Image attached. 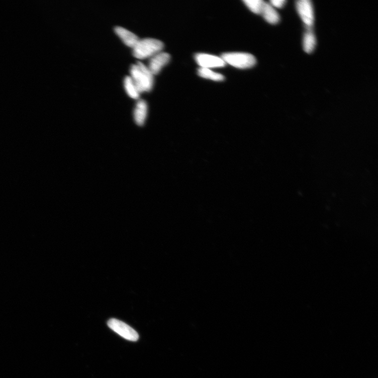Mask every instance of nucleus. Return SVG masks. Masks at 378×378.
I'll list each match as a JSON object with an SVG mask.
<instances>
[{
    "label": "nucleus",
    "mask_w": 378,
    "mask_h": 378,
    "mask_svg": "<svg viewBox=\"0 0 378 378\" xmlns=\"http://www.w3.org/2000/svg\"><path fill=\"white\" fill-rule=\"evenodd\" d=\"M130 73L140 93L151 90L153 85V75L144 64L138 61L136 64H132Z\"/></svg>",
    "instance_id": "nucleus-1"
},
{
    "label": "nucleus",
    "mask_w": 378,
    "mask_h": 378,
    "mask_svg": "<svg viewBox=\"0 0 378 378\" xmlns=\"http://www.w3.org/2000/svg\"><path fill=\"white\" fill-rule=\"evenodd\" d=\"M195 60L200 67L211 69L226 66L221 57L205 53H198L195 55Z\"/></svg>",
    "instance_id": "nucleus-6"
},
{
    "label": "nucleus",
    "mask_w": 378,
    "mask_h": 378,
    "mask_svg": "<svg viewBox=\"0 0 378 378\" xmlns=\"http://www.w3.org/2000/svg\"><path fill=\"white\" fill-rule=\"evenodd\" d=\"M224 62L234 67L246 69L253 67L256 63L255 57L246 53L232 52L224 53L221 56Z\"/></svg>",
    "instance_id": "nucleus-3"
},
{
    "label": "nucleus",
    "mask_w": 378,
    "mask_h": 378,
    "mask_svg": "<svg viewBox=\"0 0 378 378\" xmlns=\"http://www.w3.org/2000/svg\"><path fill=\"white\" fill-rule=\"evenodd\" d=\"M198 74L200 77L216 81H222L225 79L223 75L209 68L200 67L198 70Z\"/></svg>",
    "instance_id": "nucleus-12"
},
{
    "label": "nucleus",
    "mask_w": 378,
    "mask_h": 378,
    "mask_svg": "<svg viewBox=\"0 0 378 378\" xmlns=\"http://www.w3.org/2000/svg\"><path fill=\"white\" fill-rule=\"evenodd\" d=\"M108 325L114 332L126 340L136 341L139 339L136 331L122 321L112 318L109 321Z\"/></svg>",
    "instance_id": "nucleus-4"
},
{
    "label": "nucleus",
    "mask_w": 378,
    "mask_h": 378,
    "mask_svg": "<svg viewBox=\"0 0 378 378\" xmlns=\"http://www.w3.org/2000/svg\"><path fill=\"white\" fill-rule=\"evenodd\" d=\"M114 30L126 45L133 48L139 40L135 34L123 27H116Z\"/></svg>",
    "instance_id": "nucleus-8"
},
{
    "label": "nucleus",
    "mask_w": 378,
    "mask_h": 378,
    "mask_svg": "<svg viewBox=\"0 0 378 378\" xmlns=\"http://www.w3.org/2000/svg\"><path fill=\"white\" fill-rule=\"evenodd\" d=\"M170 60V55L168 53L160 52L150 58L148 68L153 75L158 74Z\"/></svg>",
    "instance_id": "nucleus-7"
},
{
    "label": "nucleus",
    "mask_w": 378,
    "mask_h": 378,
    "mask_svg": "<svg viewBox=\"0 0 378 378\" xmlns=\"http://www.w3.org/2000/svg\"><path fill=\"white\" fill-rule=\"evenodd\" d=\"M124 82V87L128 96L134 99H138L140 96V92L136 87L131 77L126 76Z\"/></svg>",
    "instance_id": "nucleus-13"
},
{
    "label": "nucleus",
    "mask_w": 378,
    "mask_h": 378,
    "mask_svg": "<svg viewBox=\"0 0 378 378\" xmlns=\"http://www.w3.org/2000/svg\"><path fill=\"white\" fill-rule=\"evenodd\" d=\"M286 3L285 0H271L269 4L273 8H281L285 6Z\"/></svg>",
    "instance_id": "nucleus-15"
},
{
    "label": "nucleus",
    "mask_w": 378,
    "mask_h": 378,
    "mask_svg": "<svg viewBox=\"0 0 378 378\" xmlns=\"http://www.w3.org/2000/svg\"><path fill=\"white\" fill-rule=\"evenodd\" d=\"M264 19L271 25H275L279 22L280 18L274 8L269 4L264 2L261 14Z\"/></svg>",
    "instance_id": "nucleus-10"
},
{
    "label": "nucleus",
    "mask_w": 378,
    "mask_h": 378,
    "mask_svg": "<svg viewBox=\"0 0 378 378\" xmlns=\"http://www.w3.org/2000/svg\"><path fill=\"white\" fill-rule=\"evenodd\" d=\"M148 111L147 102L143 100H139L135 106L134 110V118L136 124L139 126H143L146 121Z\"/></svg>",
    "instance_id": "nucleus-9"
},
{
    "label": "nucleus",
    "mask_w": 378,
    "mask_h": 378,
    "mask_svg": "<svg viewBox=\"0 0 378 378\" xmlns=\"http://www.w3.org/2000/svg\"><path fill=\"white\" fill-rule=\"evenodd\" d=\"M243 3L254 14L260 15L264 3L262 0H245Z\"/></svg>",
    "instance_id": "nucleus-14"
},
{
    "label": "nucleus",
    "mask_w": 378,
    "mask_h": 378,
    "mask_svg": "<svg viewBox=\"0 0 378 378\" xmlns=\"http://www.w3.org/2000/svg\"><path fill=\"white\" fill-rule=\"evenodd\" d=\"M164 44L161 41L152 38L139 40L133 47V55L139 59L150 58L161 52Z\"/></svg>",
    "instance_id": "nucleus-2"
},
{
    "label": "nucleus",
    "mask_w": 378,
    "mask_h": 378,
    "mask_svg": "<svg viewBox=\"0 0 378 378\" xmlns=\"http://www.w3.org/2000/svg\"><path fill=\"white\" fill-rule=\"evenodd\" d=\"M316 39L314 34L309 30L305 34L303 39V48L307 53H311L315 49Z\"/></svg>",
    "instance_id": "nucleus-11"
},
{
    "label": "nucleus",
    "mask_w": 378,
    "mask_h": 378,
    "mask_svg": "<svg viewBox=\"0 0 378 378\" xmlns=\"http://www.w3.org/2000/svg\"><path fill=\"white\" fill-rule=\"evenodd\" d=\"M297 9L305 25L309 28L313 26L314 14L312 3L310 0H300L297 3Z\"/></svg>",
    "instance_id": "nucleus-5"
}]
</instances>
